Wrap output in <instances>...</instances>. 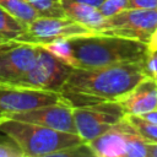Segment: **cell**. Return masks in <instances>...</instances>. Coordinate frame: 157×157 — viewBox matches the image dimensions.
I'll list each match as a JSON object with an SVG mask.
<instances>
[{"mask_svg":"<svg viewBox=\"0 0 157 157\" xmlns=\"http://www.w3.org/2000/svg\"><path fill=\"white\" fill-rule=\"evenodd\" d=\"M146 76L145 60L92 69L72 67L59 93L72 107L118 102Z\"/></svg>","mask_w":157,"mask_h":157,"instance_id":"1","label":"cell"},{"mask_svg":"<svg viewBox=\"0 0 157 157\" xmlns=\"http://www.w3.org/2000/svg\"><path fill=\"white\" fill-rule=\"evenodd\" d=\"M74 50V67H102L121 63L146 60L147 43L115 34L94 32L70 38Z\"/></svg>","mask_w":157,"mask_h":157,"instance_id":"2","label":"cell"},{"mask_svg":"<svg viewBox=\"0 0 157 157\" xmlns=\"http://www.w3.org/2000/svg\"><path fill=\"white\" fill-rule=\"evenodd\" d=\"M0 132L12 139L25 157L55 156L65 148L85 142L78 134L60 131L7 117L0 121Z\"/></svg>","mask_w":157,"mask_h":157,"instance_id":"3","label":"cell"},{"mask_svg":"<svg viewBox=\"0 0 157 157\" xmlns=\"http://www.w3.org/2000/svg\"><path fill=\"white\" fill-rule=\"evenodd\" d=\"M72 112L76 132L85 142H90L107 132L126 115L119 102H101L74 107Z\"/></svg>","mask_w":157,"mask_h":157,"instance_id":"4","label":"cell"},{"mask_svg":"<svg viewBox=\"0 0 157 157\" xmlns=\"http://www.w3.org/2000/svg\"><path fill=\"white\" fill-rule=\"evenodd\" d=\"M91 33H94V31L66 16H39L26 26V29L16 40L44 45L55 40Z\"/></svg>","mask_w":157,"mask_h":157,"instance_id":"5","label":"cell"},{"mask_svg":"<svg viewBox=\"0 0 157 157\" xmlns=\"http://www.w3.org/2000/svg\"><path fill=\"white\" fill-rule=\"evenodd\" d=\"M157 28V9L155 10H124L105 17L99 33L115 34L148 43Z\"/></svg>","mask_w":157,"mask_h":157,"instance_id":"6","label":"cell"},{"mask_svg":"<svg viewBox=\"0 0 157 157\" xmlns=\"http://www.w3.org/2000/svg\"><path fill=\"white\" fill-rule=\"evenodd\" d=\"M71 70L72 66L63 63L40 45L34 65L22 77L12 83L59 92Z\"/></svg>","mask_w":157,"mask_h":157,"instance_id":"7","label":"cell"},{"mask_svg":"<svg viewBox=\"0 0 157 157\" xmlns=\"http://www.w3.org/2000/svg\"><path fill=\"white\" fill-rule=\"evenodd\" d=\"M64 101L59 92L0 81V110L7 115Z\"/></svg>","mask_w":157,"mask_h":157,"instance_id":"8","label":"cell"},{"mask_svg":"<svg viewBox=\"0 0 157 157\" xmlns=\"http://www.w3.org/2000/svg\"><path fill=\"white\" fill-rule=\"evenodd\" d=\"M74 107L65 101L42 105L34 109H29L26 112H18L7 114V118L17 119L22 121H28L38 125H43L47 128H52L60 131L66 132H76V126L74 121Z\"/></svg>","mask_w":157,"mask_h":157,"instance_id":"9","label":"cell"},{"mask_svg":"<svg viewBox=\"0 0 157 157\" xmlns=\"http://www.w3.org/2000/svg\"><path fill=\"white\" fill-rule=\"evenodd\" d=\"M40 45L12 40L0 53V81L16 82L36 63Z\"/></svg>","mask_w":157,"mask_h":157,"instance_id":"10","label":"cell"},{"mask_svg":"<svg viewBox=\"0 0 157 157\" xmlns=\"http://www.w3.org/2000/svg\"><path fill=\"white\" fill-rule=\"evenodd\" d=\"M136 130L125 118L107 132L87 142L94 156L98 157H128L129 142Z\"/></svg>","mask_w":157,"mask_h":157,"instance_id":"11","label":"cell"},{"mask_svg":"<svg viewBox=\"0 0 157 157\" xmlns=\"http://www.w3.org/2000/svg\"><path fill=\"white\" fill-rule=\"evenodd\" d=\"M118 102L125 114L141 115L157 109V78L147 75Z\"/></svg>","mask_w":157,"mask_h":157,"instance_id":"12","label":"cell"},{"mask_svg":"<svg viewBox=\"0 0 157 157\" xmlns=\"http://www.w3.org/2000/svg\"><path fill=\"white\" fill-rule=\"evenodd\" d=\"M60 2L66 17L87 26L94 32L99 31L105 20V17L99 12L97 7L77 2L74 0H60Z\"/></svg>","mask_w":157,"mask_h":157,"instance_id":"13","label":"cell"},{"mask_svg":"<svg viewBox=\"0 0 157 157\" xmlns=\"http://www.w3.org/2000/svg\"><path fill=\"white\" fill-rule=\"evenodd\" d=\"M0 6L18 21L28 25L40 15L25 0H0Z\"/></svg>","mask_w":157,"mask_h":157,"instance_id":"14","label":"cell"},{"mask_svg":"<svg viewBox=\"0 0 157 157\" xmlns=\"http://www.w3.org/2000/svg\"><path fill=\"white\" fill-rule=\"evenodd\" d=\"M26 26L0 6V39L16 40L23 33Z\"/></svg>","mask_w":157,"mask_h":157,"instance_id":"15","label":"cell"},{"mask_svg":"<svg viewBox=\"0 0 157 157\" xmlns=\"http://www.w3.org/2000/svg\"><path fill=\"white\" fill-rule=\"evenodd\" d=\"M128 121L146 142H157V124L145 120L140 115L126 114Z\"/></svg>","mask_w":157,"mask_h":157,"instance_id":"16","label":"cell"},{"mask_svg":"<svg viewBox=\"0 0 157 157\" xmlns=\"http://www.w3.org/2000/svg\"><path fill=\"white\" fill-rule=\"evenodd\" d=\"M43 48H45L48 52H50L55 58H58L59 60H61L63 63L70 65V66H75V56H74V50L70 44L69 39H60V40H55L48 44L42 45Z\"/></svg>","mask_w":157,"mask_h":157,"instance_id":"17","label":"cell"},{"mask_svg":"<svg viewBox=\"0 0 157 157\" xmlns=\"http://www.w3.org/2000/svg\"><path fill=\"white\" fill-rule=\"evenodd\" d=\"M25 1L29 4L34 10H37L40 16H54V17L65 16L60 0H25Z\"/></svg>","mask_w":157,"mask_h":157,"instance_id":"18","label":"cell"},{"mask_svg":"<svg viewBox=\"0 0 157 157\" xmlns=\"http://www.w3.org/2000/svg\"><path fill=\"white\" fill-rule=\"evenodd\" d=\"M126 5L128 0H104L98 10L104 17H110L126 10Z\"/></svg>","mask_w":157,"mask_h":157,"instance_id":"19","label":"cell"},{"mask_svg":"<svg viewBox=\"0 0 157 157\" xmlns=\"http://www.w3.org/2000/svg\"><path fill=\"white\" fill-rule=\"evenodd\" d=\"M0 157H25V156L21 148L18 147V145L12 139L6 136V137H0Z\"/></svg>","mask_w":157,"mask_h":157,"instance_id":"20","label":"cell"},{"mask_svg":"<svg viewBox=\"0 0 157 157\" xmlns=\"http://www.w3.org/2000/svg\"><path fill=\"white\" fill-rule=\"evenodd\" d=\"M155 10L157 9V0H128L126 10Z\"/></svg>","mask_w":157,"mask_h":157,"instance_id":"21","label":"cell"},{"mask_svg":"<svg viewBox=\"0 0 157 157\" xmlns=\"http://www.w3.org/2000/svg\"><path fill=\"white\" fill-rule=\"evenodd\" d=\"M145 65L147 75L157 78V53L148 54V56L145 60Z\"/></svg>","mask_w":157,"mask_h":157,"instance_id":"22","label":"cell"},{"mask_svg":"<svg viewBox=\"0 0 157 157\" xmlns=\"http://www.w3.org/2000/svg\"><path fill=\"white\" fill-rule=\"evenodd\" d=\"M147 48H148V54L157 53V28H156V31L153 32L151 39L148 40V43H147Z\"/></svg>","mask_w":157,"mask_h":157,"instance_id":"23","label":"cell"},{"mask_svg":"<svg viewBox=\"0 0 157 157\" xmlns=\"http://www.w3.org/2000/svg\"><path fill=\"white\" fill-rule=\"evenodd\" d=\"M140 117H142L145 120H147V121H150V123L157 124V109H153V110H151V112L144 113V114H141Z\"/></svg>","mask_w":157,"mask_h":157,"instance_id":"24","label":"cell"},{"mask_svg":"<svg viewBox=\"0 0 157 157\" xmlns=\"http://www.w3.org/2000/svg\"><path fill=\"white\" fill-rule=\"evenodd\" d=\"M147 157H157V142H147Z\"/></svg>","mask_w":157,"mask_h":157,"instance_id":"25","label":"cell"},{"mask_svg":"<svg viewBox=\"0 0 157 157\" xmlns=\"http://www.w3.org/2000/svg\"><path fill=\"white\" fill-rule=\"evenodd\" d=\"M74 1H77V2H82V4H86V5H90V6H93V7H99L104 0H74Z\"/></svg>","mask_w":157,"mask_h":157,"instance_id":"26","label":"cell"},{"mask_svg":"<svg viewBox=\"0 0 157 157\" xmlns=\"http://www.w3.org/2000/svg\"><path fill=\"white\" fill-rule=\"evenodd\" d=\"M12 40H5V39H0V53L11 43Z\"/></svg>","mask_w":157,"mask_h":157,"instance_id":"27","label":"cell"},{"mask_svg":"<svg viewBox=\"0 0 157 157\" xmlns=\"http://www.w3.org/2000/svg\"><path fill=\"white\" fill-rule=\"evenodd\" d=\"M5 118H6V115H5V114H4V113H2L1 110H0V121H2V120H4Z\"/></svg>","mask_w":157,"mask_h":157,"instance_id":"28","label":"cell"}]
</instances>
